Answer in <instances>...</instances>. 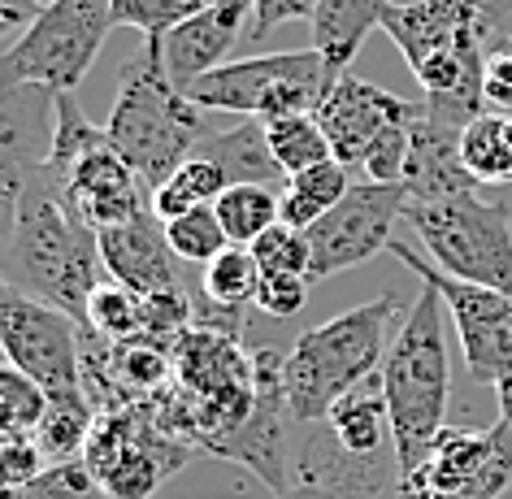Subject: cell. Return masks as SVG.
<instances>
[{
	"label": "cell",
	"instance_id": "19",
	"mask_svg": "<svg viewBox=\"0 0 512 499\" xmlns=\"http://www.w3.org/2000/svg\"><path fill=\"white\" fill-rule=\"evenodd\" d=\"M400 183L408 191V200H447V196L482 191V183L460 161V131L430 118L421 100L413 113V139H408V165Z\"/></svg>",
	"mask_w": 512,
	"mask_h": 499
},
{
	"label": "cell",
	"instance_id": "24",
	"mask_svg": "<svg viewBox=\"0 0 512 499\" xmlns=\"http://www.w3.org/2000/svg\"><path fill=\"white\" fill-rule=\"evenodd\" d=\"M348 191H352V183H348V165L343 161H326L304 174H291L283 187V226L313 230Z\"/></svg>",
	"mask_w": 512,
	"mask_h": 499
},
{
	"label": "cell",
	"instance_id": "1",
	"mask_svg": "<svg viewBox=\"0 0 512 499\" xmlns=\"http://www.w3.org/2000/svg\"><path fill=\"white\" fill-rule=\"evenodd\" d=\"M0 274H5V283L70 313L83 326L87 300L105 274L100 230L79 213L66 183L48 165L22 191L14 235L0 257Z\"/></svg>",
	"mask_w": 512,
	"mask_h": 499
},
{
	"label": "cell",
	"instance_id": "22",
	"mask_svg": "<svg viewBox=\"0 0 512 499\" xmlns=\"http://www.w3.org/2000/svg\"><path fill=\"white\" fill-rule=\"evenodd\" d=\"M387 9H391L387 0H322L317 5L309 27H313V48L326 57L330 79H343L352 70L369 31H382Z\"/></svg>",
	"mask_w": 512,
	"mask_h": 499
},
{
	"label": "cell",
	"instance_id": "25",
	"mask_svg": "<svg viewBox=\"0 0 512 499\" xmlns=\"http://www.w3.org/2000/svg\"><path fill=\"white\" fill-rule=\"evenodd\" d=\"M96 426V408L87 400V391L74 395H48V408L35 426V443L44 447L48 465H61V460H79L87 452V439H92Z\"/></svg>",
	"mask_w": 512,
	"mask_h": 499
},
{
	"label": "cell",
	"instance_id": "38",
	"mask_svg": "<svg viewBox=\"0 0 512 499\" xmlns=\"http://www.w3.org/2000/svg\"><path fill=\"white\" fill-rule=\"evenodd\" d=\"M100 482L96 473L87 469V460H61V465H48L40 478L27 482L14 499H96Z\"/></svg>",
	"mask_w": 512,
	"mask_h": 499
},
{
	"label": "cell",
	"instance_id": "43",
	"mask_svg": "<svg viewBox=\"0 0 512 499\" xmlns=\"http://www.w3.org/2000/svg\"><path fill=\"white\" fill-rule=\"evenodd\" d=\"M478 18H482V40H486V48H491V53H504L508 35H512V0H482Z\"/></svg>",
	"mask_w": 512,
	"mask_h": 499
},
{
	"label": "cell",
	"instance_id": "27",
	"mask_svg": "<svg viewBox=\"0 0 512 499\" xmlns=\"http://www.w3.org/2000/svg\"><path fill=\"white\" fill-rule=\"evenodd\" d=\"M213 209L222 217L226 239L239 243V248H252L265 230L283 222V191L261 187V183H239V187H226Z\"/></svg>",
	"mask_w": 512,
	"mask_h": 499
},
{
	"label": "cell",
	"instance_id": "35",
	"mask_svg": "<svg viewBox=\"0 0 512 499\" xmlns=\"http://www.w3.org/2000/svg\"><path fill=\"white\" fill-rule=\"evenodd\" d=\"M204 5H209V0H109L113 27L139 31L144 44H161L165 35L174 27H183L191 14H200Z\"/></svg>",
	"mask_w": 512,
	"mask_h": 499
},
{
	"label": "cell",
	"instance_id": "33",
	"mask_svg": "<svg viewBox=\"0 0 512 499\" xmlns=\"http://www.w3.org/2000/svg\"><path fill=\"white\" fill-rule=\"evenodd\" d=\"M48 408V391L35 378L9 361H0V439H18V434H35Z\"/></svg>",
	"mask_w": 512,
	"mask_h": 499
},
{
	"label": "cell",
	"instance_id": "32",
	"mask_svg": "<svg viewBox=\"0 0 512 499\" xmlns=\"http://www.w3.org/2000/svg\"><path fill=\"white\" fill-rule=\"evenodd\" d=\"M109 144L105 126H92L87 122L83 105L74 100V92H61L57 96V135H53V157H48V170L57 178H66L74 170V161H83L92 148Z\"/></svg>",
	"mask_w": 512,
	"mask_h": 499
},
{
	"label": "cell",
	"instance_id": "2",
	"mask_svg": "<svg viewBox=\"0 0 512 499\" xmlns=\"http://www.w3.org/2000/svg\"><path fill=\"white\" fill-rule=\"evenodd\" d=\"M443 296L421 283V296L395 330L387 361H382V400L391 413V447L400 478L417 473L447 430V400H452V361H447Z\"/></svg>",
	"mask_w": 512,
	"mask_h": 499
},
{
	"label": "cell",
	"instance_id": "30",
	"mask_svg": "<svg viewBox=\"0 0 512 499\" xmlns=\"http://www.w3.org/2000/svg\"><path fill=\"white\" fill-rule=\"evenodd\" d=\"M83 326L100 335L113 348H122V343H135L139 330H144V300L135 296V291H126L118 283H100L92 291V300H87V317Z\"/></svg>",
	"mask_w": 512,
	"mask_h": 499
},
{
	"label": "cell",
	"instance_id": "16",
	"mask_svg": "<svg viewBox=\"0 0 512 499\" xmlns=\"http://www.w3.org/2000/svg\"><path fill=\"white\" fill-rule=\"evenodd\" d=\"M100 261H105V274L113 283L135 291L139 300L183 291L178 257H174L170 239H165V222L152 213V204L144 213H135L131 222L100 230Z\"/></svg>",
	"mask_w": 512,
	"mask_h": 499
},
{
	"label": "cell",
	"instance_id": "13",
	"mask_svg": "<svg viewBox=\"0 0 512 499\" xmlns=\"http://www.w3.org/2000/svg\"><path fill=\"white\" fill-rule=\"evenodd\" d=\"M252 378H256L252 413L226 439H217L209 452L239 460L252 473H261L274 486V499H283L291 491V426H296L287 413V395H283V356L270 348L256 352Z\"/></svg>",
	"mask_w": 512,
	"mask_h": 499
},
{
	"label": "cell",
	"instance_id": "7",
	"mask_svg": "<svg viewBox=\"0 0 512 499\" xmlns=\"http://www.w3.org/2000/svg\"><path fill=\"white\" fill-rule=\"evenodd\" d=\"M330 70L317 48H291V53L226 61L183 92L209 113H239V118H287V113H313L330 92Z\"/></svg>",
	"mask_w": 512,
	"mask_h": 499
},
{
	"label": "cell",
	"instance_id": "40",
	"mask_svg": "<svg viewBox=\"0 0 512 499\" xmlns=\"http://www.w3.org/2000/svg\"><path fill=\"white\" fill-rule=\"evenodd\" d=\"M309 300V278L304 274H261V287H256V309L270 317H296Z\"/></svg>",
	"mask_w": 512,
	"mask_h": 499
},
{
	"label": "cell",
	"instance_id": "44",
	"mask_svg": "<svg viewBox=\"0 0 512 499\" xmlns=\"http://www.w3.org/2000/svg\"><path fill=\"white\" fill-rule=\"evenodd\" d=\"M44 0H0V40L14 31H27L35 18H40Z\"/></svg>",
	"mask_w": 512,
	"mask_h": 499
},
{
	"label": "cell",
	"instance_id": "39",
	"mask_svg": "<svg viewBox=\"0 0 512 499\" xmlns=\"http://www.w3.org/2000/svg\"><path fill=\"white\" fill-rule=\"evenodd\" d=\"M48 469L44 447L35 443V434H18V439H0V482L22 491L27 482H35Z\"/></svg>",
	"mask_w": 512,
	"mask_h": 499
},
{
	"label": "cell",
	"instance_id": "46",
	"mask_svg": "<svg viewBox=\"0 0 512 499\" xmlns=\"http://www.w3.org/2000/svg\"><path fill=\"white\" fill-rule=\"evenodd\" d=\"M391 9H408V5H430V0H387Z\"/></svg>",
	"mask_w": 512,
	"mask_h": 499
},
{
	"label": "cell",
	"instance_id": "34",
	"mask_svg": "<svg viewBox=\"0 0 512 499\" xmlns=\"http://www.w3.org/2000/svg\"><path fill=\"white\" fill-rule=\"evenodd\" d=\"M165 239H170L174 257L191 261V265H209L230 248V239L222 230V217H217L213 204H204V209H191L183 217H174V222H165Z\"/></svg>",
	"mask_w": 512,
	"mask_h": 499
},
{
	"label": "cell",
	"instance_id": "15",
	"mask_svg": "<svg viewBox=\"0 0 512 499\" xmlns=\"http://www.w3.org/2000/svg\"><path fill=\"white\" fill-rule=\"evenodd\" d=\"M413 113H417L413 100L382 92L378 83H365L348 70L343 79L330 83V92L322 96V105L313 109V118L322 122L330 148H335V161L365 165V157L374 152L378 139L391 135L395 126L413 122Z\"/></svg>",
	"mask_w": 512,
	"mask_h": 499
},
{
	"label": "cell",
	"instance_id": "49",
	"mask_svg": "<svg viewBox=\"0 0 512 499\" xmlns=\"http://www.w3.org/2000/svg\"><path fill=\"white\" fill-rule=\"evenodd\" d=\"M44 5H48V0H44Z\"/></svg>",
	"mask_w": 512,
	"mask_h": 499
},
{
	"label": "cell",
	"instance_id": "47",
	"mask_svg": "<svg viewBox=\"0 0 512 499\" xmlns=\"http://www.w3.org/2000/svg\"><path fill=\"white\" fill-rule=\"evenodd\" d=\"M0 291H5V274H0ZM0 361H5V352H0Z\"/></svg>",
	"mask_w": 512,
	"mask_h": 499
},
{
	"label": "cell",
	"instance_id": "26",
	"mask_svg": "<svg viewBox=\"0 0 512 499\" xmlns=\"http://www.w3.org/2000/svg\"><path fill=\"white\" fill-rule=\"evenodd\" d=\"M460 161L478 178L482 187L512 183V118L508 113H491L473 118L460 131Z\"/></svg>",
	"mask_w": 512,
	"mask_h": 499
},
{
	"label": "cell",
	"instance_id": "29",
	"mask_svg": "<svg viewBox=\"0 0 512 499\" xmlns=\"http://www.w3.org/2000/svg\"><path fill=\"white\" fill-rule=\"evenodd\" d=\"M265 135H270L274 161L283 165L287 178L313 170V165L335 161V148H330L322 122H317L313 113H287V118H270V122H265Z\"/></svg>",
	"mask_w": 512,
	"mask_h": 499
},
{
	"label": "cell",
	"instance_id": "18",
	"mask_svg": "<svg viewBox=\"0 0 512 499\" xmlns=\"http://www.w3.org/2000/svg\"><path fill=\"white\" fill-rule=\"evenodd\" d=\"M61 183H66L70 200L79 204V213L96 230L122 226L148 209V187L139 183V174L126 165V157L113 144H100L83 161H74V170Z\"/></svg>",
	"mask_w": 512,
	"mask_h": 499
},
{
	"label": "cell",
	"instance_id": "41",
	"mask_svg": "<svg viewBox=\"0 0 512 499\" xmlns=\"http://www.w3.org/2000/svg\"><path fill=\"white\" fill-rule=\"evenodd\" d=\"M317 5H322V0H252V27H248V35H252V40H265V35L278 31L291 18H313Z\"/></svg>",
	"mask_w": 512,
	"mask_h": 499
},
{
	"label": "cell",
	"instance_id": "17",
	"mask_svg": "<svg viewBox=\"0 0 512 499\" xmlns=\"http://www.w3.org/2000/svg\"><path fill=\"white\" fill-rule=\"evenodd\" d=\"M248 27H252V0H209L200 14H191L183 27H174L161 40L165 74L178 87L196 83L200 74L226 66L230 48L239 44V35H248Z\"/></svg>",
	"mask_w": 512,
	"mask_h": 499
},
{
	"label": "cell",
	"instance_id": "9",
	"mask_svg": "<svg viewBox=\"0 0 512 499\" xmlns=\"http://www.w3.org/2000/svg\"><path fill=\"white\" fill-rule=\"evenodd\" d=\"M83 326L70 313L27 296L14 283L0 291V352L5 361L35 378L48 395L83 391Z\"/></svg>",
	"mask_w": 512,
	"mask_h": 499
},
{
	"label": "cell",
	"instance_id": "23",
	"mask_svg": "<svg viewBox=\"0 0 512 499\" xmlns=\"http://www.w3.org/2000/svg\"><path fill=\"white\" fill-rule=\"evenodd\" d=\"M326 426L335 430V439L348 447L352 456H395L391 447V413L387 400H382V378L374 374L369 382H361L356 391H348L343 400L330 408Z\"/></svg>",
	"mask_w": 512,
	"mask_h": 499
},
{
	"label": "cell",
	"instance_id": "21",
	"mask_svg": "<svg viewBox=\"0 0 512 499\" xmlns=\"http://www.w3.org/2000/svg\"><path fill=\"white\" fill-rule=\"evenodd\" d=\"M196 157L213 161L217 170L226 174L230 187H239V183H261V187H278V191L287 187V174H283V165L274 161V148H270V135H265L261 118H239L235 126H226V131H213L196 148Z\"/></svg>",
	"mask_w": 512,
	"mask_h": 499
},
{
	"label": "cell",
	"instance_id": "48",
	"mask_svg": "<svg viewBox=\"0 0 512 499\" xmlns=\"http://www.w3.org/2000/svg\"><path fill=\"white\" fill-rule=\"evenodd\" d=\"M508 53H512V35H508Z\"/></svg>",
	"mask_w": 512,
	"mask_h": 499
},
{
	"label": "cell",
	"instance_id": "6",
	"mask_svg": "<svg viewBox=\"0 0 512 499\" xmlns=\"http://www.w3.org/2000/svg\"><path fill=\"white\" fill-rule=\"evenodd\" d=\"M113 31L109 0H48L40 18L0 53V87L74 92Z\"/></svg>",
	"mask_w": 512,
	"mask_h": 499
},
{
	"label": "cell",
	"instance_id": "36",
	"mask_svg": "<svg viewBox=\"0 0 512 499\" xmlns=\"http://www.w3.org/2000/svg\"><path fill=\"white\" fill-rule=\"evenodd\" d=\"M109 369H113V378H118V387L139 400V395L161 391L174 365H170V352H161V348H148V343H122V348H113Z\"/></svg>",
	"mask_w": 512,
	"mask_h": 499
},
{
	"label": "cell",
	"instance_id": "20",
	"mask_svg": "<svg viewBox=\"0 0 512 499\" xmlns=\"http://www.w3.org/2000/svg\"><path fill=\"white\" fill-rule=\"evenodd\" d=\"M382 31L391 44L404 53L408 70L430 66L434 57L456 53L465 40L482 35V18L473 0H430V5H408V9H387Z\"/></svg>",
	"mask_w": 512,
	"mask_h": 499
},
{
	"label": "cell",
	"instance_id": "12",
	"mask_svg": "<svg viewBox=\"0 0 512 499\" xmlns=\"http://www.w3.org/2000/svg\"><path fill=\"white\" fill-rule=\"evenodd\" d=\"M57 96L44 87H0V257L14 235L22 191L53 157Z\"/></svg>",
	"mask_w": 512,
	"mask_h": 499
},
{
	"label": "cell",
	"instance_id": "11",
	"mask_svg": "<svg viewBox=\"0 0 512 499\" xmlns=\"http://www.w3.org/2000/svg\"><path fill=\"white\" fill-rule=\"evenodd\" d=\"M408 209V191L404 183H365L352 187L335 209L309 235V283H322L330 274L356 270V265L374 261L378 252H387L395 243V222Z\"/></svg>",
	"mask_w": 512,
	"mask_h": 499
},
{
	"label": "cell",
	"instance_id": "5",
	"mask_svg": "<svg viewBox=\"0 0 512 499\" xmlns=\"http://www.w3.org/2000/svg\"><path fill=\"white\" fill-rule=\"evenodd\" d=\"M404 222L417 230L443 274L512 296V222L504 200H486L482 191L447 200H408Z\"/></svg>",
	"mask_w": 512,
	"mask_h": 499
},
{
	"label": "cell",
	"instance_id": "31",
	"mask_svg": "<svg viewBox=\"0 0 512 499\" xmlns=\"http://www.w3.org/2000/svg\"><path fill=\"white\" fill-rule=\"evenodd\" d=\"M204 300L222 304V309H248L256 300V287H261V265H256L252 248H239L230 243L217 261L204 265Z\"/></svg>",
	"mask_w": 512,
	"mask_h": 499
},
{
	"label": "cell",
	"instance_id": "3",
	"mask_svg": "<svg viewBox=\"0 0 512 499\" xmlns=\"http://www.w3.org/2000/svg\"><path fill=\"white\" fill-rule=\"evenodd\" d=\"M217 131L209 109H200L161 61V44H144V53L126 61L118 74V100L109 109L105 135L139 174L148 196L178 165L196 157V148Z\"/></svg>",
	"mask_w": 512,
	"mask_h": 499
},
{
	"label": "cell",
	"instance_id": "42",
	"mask_svg": "<svg viewBox=\"0 0 512 499\" xmlns=\"http://www.w3.org/2000/svg\"><path fill=\"white\" fill-rule=\"evenodd\" d=\"M486 109L491 113H508L512 118V53H491L486 57V83H482Z\"/></svg>",
	"mask_w": 512,
	"mask_h": 499
},
{
	"label": "cell",
	"instance_id": "28",
	"mask_svg": "<svg viewBox=\"0 0 512 499\" xmlns=\"http://www.w3.org/2000/svg\"><path fill=\"white\" fill-rule=\"evenodd\" d=\"M230 183H226V174L217 170L213 161H204V157H191L183 161L178 170L165 178V183L152 191L148 204H152V213L161 217V222H174V217H183L191 209H204V204H217V196H222Z\"/></svg>",
	"mask_w": 512,
	"mask_h": 499
},
{
	"label": "cell",
	"instance_id": "45",
	"mask_svg": "<svg viewBox=\"0 0 512 499\" xmlns=\"http://www.w3.org/2000/svg\"><path fill=\"white\" fill-rule=\"evenodd\" d=\"M495 395H499V417L512 426V374H504L495 382Z\"/></svg>",
	"mask_w": 512,
	"mask_h": 499
},
{
	"label": "cell",
	"instance_id": "37",
	"mask_svg": "<svg viewBox=\"0 0 512 499\" xmlns=\"http://www.w3.org/2000/svg\"><path fill=\"white\" fill-rule=\"evenodd\" d=\"M252 257L261 265V274H304L309 278V235L304 230H291V226H270L261 239L252 243Z\"/></svg>",
	"mask_w": 512,
	"mask_h": 499
},
{
	"label": "cell",
	"instance_id": "10",
	"mask_svg": "<svg viewBox=\"0 0 512 499\" xmlns=\"http://www.w3.org/2000/svg\"><path fill=\"white\" fill-rule=\"evenodd\" d=\"M512 486V426H447L417 473L400 478V499H499Z\"/></svg>",
	"mask_w": 512,
	"mask_h": 499
},
{
	"label": "cell",
	"instance_id": "14",
	"mask_svg": "<svg viewBox=\"0 0 512 499\" xmlns=\"http://www.w3.org/2000/svg\"><path fill=\"white\" fill-rule=\"evenodd\" d=\"M304 434L291 443V491L296 499H382L395 486L400 491V465L395 456H352L335 439L326 421L300 426Z\"/></svg>",
	"mask_w": 512,
	"mask_h": 499
},
{
	"label": "cell",
	"instance_id": "4",
	"mask_svg": "<svg viewBox=\"0 0 512 499\" xmlns=\"http://www.w3.org/2000/svg\"><path fill=\"white\" fill-rule=\"evenodd\" d=\"M395 313H400L395 291H382L378 300L356 304L296 339V348L283 356V395L296 426L326 421L343 395L378 374L391 348L387 335Z\"/></svg>",
	"mask_w": 512,
	"mask_h": 499
},
{
	"label": "cell",
	"instance_id": "8",
	"mask_svg": "<svg viewBox=\"0 0 512 499\" xmlns=\"http://www.w3.org/2000/svg\"><path fill=\"white\" fill-rule=\"evenodd\" d=\"M387 252L400 265H408L426 287H434L443 296V309L456 326L460 352H465V369H469L473 382L495 387L504 374H512V296H504V291H495V287H478V283H465V278L443 274L439 265L417 257V252L400 239H395Z\"/></svg>",
	"mask_w": 512,
	"mask_h": 499
}]
</instances>
